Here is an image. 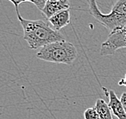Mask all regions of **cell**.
<instances>
[{"mask_svg":"<svg viewBox=\"0 0 126 119\" xmlns=\"http://www.w3.org/2000/svg\"><path fill=\"white\" fill-rule=\"evenodd\" d=\"M15 11L23 29V39L31 49H38L51 43L65 40L59 32L54 30L44 20L26 19L21 16L19 10Z\"/></svg>","mask_w":126,"mask_h":119,"instance_id":"1","label":"cell"},{"mask_svg":"<svg viewBox=\"0 0 126 119\" xmlns=\"http://www.w3.org/2000/svg\"><path fill=\"white\" fill-rule=\"evenodd\" d=\"M89 14L110 32L126 25V0H117L108 14L100 11L96 0H87Z\"/></svg>","mask_w":126,"mask_h":119,"instance_id":"2","label":"cell"},{"mask_svg":"<svg viewBox=\"0 0 126 119\" xmlns=\"http://www.w3.org/2000/svg\"><path fill=\"white\" fill-rule=\"evenodd\" d=\"M78 51L72 43L63 40L51 43L41 48L36 54L39 60L71 65L76 60Z\"/></svg>","mask_w":126,"mask_h":119,"instance_id":"3","label":"cell"},{"mask_svg":"<svg viewBox=\"0 0 126 119\" xmlns=\"http://www.w3.org/2000/svg\"><path fill=\"white\" fill-rule=\"evenodd\" d=\"M124 48H126V25L110 32L109 37L101 44L100 54L102 56H110Z\"/></svg>","mask_w":126,"mask_h":119,"instance_id":"4","label":"cell"},{"mask_svg":"<svg viewBox=\"0 0 126 119\" xmlns=\"http://www.w3.org/2000/svg\"><path fill=\"white\" fill-rule=\"evenodd\" d=\"M67 9H70L69 0H47L45 7L41 12L49 19L54 15Z\"/></svg>","mask_w":126,"mask_h":119,"instance_id":"5","label":"cell"},{"mask_svg":"<svg viewBox=\"0 0 126 119\" xmlns=\"http://www.w3.org/2000/svg\"><path fill=\"white\" fill-rule=\"evenodd\" d=\"M109 107L111 109L112 114L116 116L117 119H126V114L123 107L121 99L117 97L113 90L109 91Z\"/></svg>","mask_w":126,"mask_h":119,"instance_id":"6","label":"cell"},{"mask_svg":"<svg viewBox=\"0 0 126 119\" xmlns=\"http://www.w3.org/2000/svg\"><path fill=\"white\" fill-rule=\"evenodd\" d=\"M71 21V14L70 9H67L59 12L53 16H51L48 19V22L51 24L52 28L56 31L59 32L63 27L68 25Z\"/></svg>","mask_w":126,"mask_h":119,"instance_id":"7","label":"cell"},{"mask_svg":"<svg viewBox=\"0 0 126 119\" xmlns=\"http://www.w3.org/2000/svg\"><path fill=\"white\" fill-rule=\"evenodd\" d=\"M94 107L98 112L100 119H113L111 109L103 99H97Z\"/></svg>","mask_w":126,"mask_h":119,"instance_id":"8","label":"cell"},{"mask_svg":"<svg viewBox=\"0 0 126 119\" xmlns=\"http://www.w3.org/2000/svg\"><path fill=\"white\" fill-rule=\"evenodd\" d=\"M9 1H11L12 3L14 4L15 7V11L19 10V5L22 3V2H32L34 5H35L36 7L41 11L44 8L46 2H47V0H9Z\"/></svg>","mask_w":126,"mask_h":119,"instance_id":"9","label":"cell"},{"mask_svg":"<svg viewBox=\"0 0 126 119\" xmlns=\"http://www.w3.org/2000/svg\"><path fill=\"white\" fill-rule=\"evenodd\" d=\"M84 119H100L98 112L95 107L88 108L84 112Z\"/></svg>","mask_w":126,"mask_h":119,"instance_id":"10","label":"cell"},{"mask_svg":"<svg viewBox=\"0 0 126 119\" xmlns=\"http://www.w3.org/2000/svg\"><path fill=\"white\" fill-rule=\"evenodd\" d=\"M121 104L123 105V107H124V109L125 111V114H126V93L124 92L121 96Z\"/></svg>","mask_w":126,"mask_h":119,"instance_id":"11","label":"cell"},{"mask_svg":"<svg viewBox=\"0 0 126 119\" xmlns=\"http://www.w3.org/2000/svg\"><path fill=\"white\" fill-rule=\"evenodd\" d=\"M118 85H121V86H125V87H126V78L124 77V78L121 79V80H120L119 82H118Z\"/></svg>","mask_w":126,"mask_h":119,"instance_id":"12","label":"cell"},{"mask_svg":"<svg viewBox=\"0 0 126 119\" xmlns=\"http://www.w3.org/2000/svg\"><path fill=\"white\" fill-rule=\"evenodd\" d=\"M125 78H126V74H125Z\"/></svg>","mask_w":126,"mask_h":119,"instance_id":"13","label":"cell"}]
</instances>
